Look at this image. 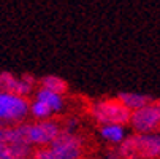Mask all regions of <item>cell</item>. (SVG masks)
<instances>
[{
    "mask_svg": "<svg viewBox=\"0 0 160 159\" xmlns=\"http://www.w3.org/2000/svg\"><path fill=\"white\" fill-rule=\"evenodd\" d=\"M84 151V139L78 132L60 130L48 146L37 148L32 159H82Z\"/></svg>",
    "mask_w": 160,
    "mask_h": 159,
    "instance_id": "1",
    "label": "cell"
},
{
    "mask_svg": "<svg viewBox=\"0 0 160 159\" xmlns=\"http://www.w3.org/2000/svg\"><path fill=\"white\" fill-rule=\"evenodd\" d=\"M114 151L118 159H160V134H128Z\"/></svg>",
    "mask_w": 160,
    "mask_h": 159,
    "instance_id": "2",
    "label": "cell"
},
{
    "mask_svg": "<svg viewBox=\"0 0 160 159\" xmlns=\"http://www.w3.org/2000/svg\"><path fill=\"white\" fill-rule=\"evenodd\" d=\"M87 113L98 126H106V124L128 126L132 111H128L118 100V97H103L90 103L87 108Z\"/></svg>",
    "mask_w": 160,
    "mask_h": 159,
    "instance_id": "3",
    "label": "cell"
},
{
    "mask_svg": "<svg viewBox=\"0 0 160 159\" xmlns=\"http://www.w3.org/2000/svg\"><path fill=\"white\" fill-rule=\"evenodd\" d=\"M32 154L21 124L0 127V159H32Z\"/></svg>",
    "mask_w": 160,
    "mask_h": 159,
    "instance_id": "4",
    "label": "cell"
},
{
    "mask_svg": "<svg viewBox=\"0 0 160 159\" xmlns=\"http://www.w3.org/2000/svg\"><path fill=\"white\" fill-rule=\"evenodd\" d=\"M21 126H22V132H24V139L30 145V148L48 146L62 130L60 123L56 119L21 123Z\"/></svg>",
    "mask_w": 160,
    "mask_h": 159,
    "instance_id": "5",
    "label": "cell"
},
{
    "mask_svg": "<svg viewBox=\"0 0 160 159\" xmlns=\"http://www.w3.org/2000/svg\"><path fill=\"white\" fill-rule=\"evenodd\" d=\"M29 118V99L16 94L0 93V124L16 126Z\"/></svg>",
    "mask_w": 160,
    "mask_h": 159,
    "instance_id": "6",
    "label": "cell"
},
{
    "mask_svg": "<svg viewBox=\"0 0 160 159\" xmlns=\"http://www.w3.org/2000/svg\"><path fill=\"white\" fill-rule=\"evenodd\" d=\"M128 127L132 134H160V107L157 102H149L148 105L130 113Z\"/></svg>",
    "mask_w": 160,
    "mask_h": 159,
    "instance_id": "7",
    "label": "cell"
},
{
    "mask_svg": "<svg viewBox=\"0 0 160 159\" xmlns=\"http://www.w3.org/2000/svg\"><path fill=\"white\" fill-rule=\"evenodd\" d=\"M38 87V78L30 73H24L16 77L11 72H0V93L16 94L21 97L29 99Z\"/></svg>",
    "mask_w": 160,
    "mask_h": 159,
    "instance_id": "8",
    "label": "cell"
},
{
    "mask_svg": "<svg viewBox=\"0 0 160 159\" xmlns=\"http://www.w3.org/2000/svg\"><path fill=\"white\" fill-rule=\"evenodd\" d=\"M100 139L111 146H119L127 137H128V126H121V124H106L98 127Z\"/></svg>",
    "mask_w": 160,
    "mask_h": 159,
    "instance_id": "9",
    "label": "cell"
},
{
    "mask_svg": "<svg viewBox=\"0 0 160 159\" xmlns=\"http://www.w3.org/2000/svg\"><path fill=\"white\" fill-rule=\"evenodd\" d=\"M33 99L43 102L46 105L51 111L52 115H57V113H62L67 102H65V96L62 94H56V93H51L48 89H43V87H37L35 93H33Z\"/></svg>",
    "mask_w": 160,
    "mask_h": 159,
    "instance_id": "10",
    "label": "cell"
},
{
    "mask_svg": "<svg viewBox=\"0 0 160 159\" xmlns=\"http://www.w3.org/2000/svg\"><path fill=\"white\" fill-rule=\"evenodd\" d=\"M118 100L128 110V111H135L144 105H148L149 102H152L151 96L148 94H141V93H133V91H124L119 93Z\"/></svg>",
    "mask_w": 160,
    "mask_h": 159,
    "instance_id": "11",
    "label": "cell"
},
{
    "mask_svg": "<svg viewBox=\"0 0 160 159\" xmlns=\"http://www.w3.org/2000/svg\"><path fill=\"white\" fill-rule=\"evenodd\" d=\"M38 87L65 96V93L68 91V83L62 77H57V75H44V77L38 78Z\"/></svg>",
    "mask_w": 160,
    "mask_h": 159,
    "instance_id": "12",
    "label": "cell"
},
{
    "mask_svg": "<svg viewBox=\"0 0 160 159\" xmlns=\"http://www.w3.org/2000/svg\"><path fill=\"white\" fill-rule=\"evenodd\" d=\"M157 103H158V107H160V100H158V102H157Z\"/></svg>",
    "mask_w": 160,
    "mask_h": 159,
    "instance_id": "13",
    "label": "cell"
},
{
    "mask_svg": "<svg viewBox=\"0 0 160 159\" xmlns=\"http://www.w3.org/2000/svg\"><path fill=\"white\" fill-rule=\"evenodd\" d=\"M0 127H3V126H2V124H0Z\"/></svg>",
    "mask_w": 160,
    "mask_h": 159,
    "instance_id": "14",
    "label": "cell"
}]
</instances>
